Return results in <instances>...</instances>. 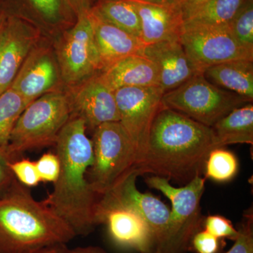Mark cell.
Masks as SVG:
<instances>
[{
    "instance_id": "obj_1",
    "label": "cell",
    "mask_w": 253,
    "mask_h": 253,
    "mask_svg": "<svg viewBox=\"0 0 253 253\" xmlns=\"http://www.w3.org/2000/svg\"><path fill=\"white\" fill-rule=\"evenodd\" d=\"M216 148L212 127L161 106L134 168L139 175L149 173L185 185L201 176L208 155Z\"/></svg>"
},
{
    "instance_id": "obj_2",
    "label": "cell",
    "mask_w": 253,
    "mask_h": 253,
    "mask_svg": "<svg viewBox=\"0 0 253 253\" xmlns=\"http://www.w3.org/2000/svg\"><path fill=\"white\" fill-rule=\"evenodd\" d=\"M84 120L76 116L60 131L56 154L60 171L54 189L43 201L71 226L76 236H87L94 230L99 196L87 180L88 169L94 161L93 144L86 134Z\"/></svg>"
},
{
    "instance_id": "obj_3",
    "label": "cell",
    "mask_w": 253,
    "mask_h": 253,
    "mask_svg": "<svg viewBox=\"0 0 253 253\" xmlns=\"http://www.w3.org/2000/svg\"><path fill=\"white\" fill-rule=\"evenodd\" d=\"M76 234L44 201L14 178L0 196V253H26L67 244Z\"/></svg>"
},
{
    "instance_id": "obj_4",
    "label": "cell",
    "mask_w": 253,
    "mask_h": 253,
    "mask_svg": "<svg viewBox=\"0 0 253 253\" xmlns=\"http://www.w3.org/2000/svg\"><path fill=\"white\" fill-rule=\"evenodd\" d=\"M72 116L68 96L49 91L28 105L11 131L8 151L13 161L29 150L54 146L60 131Z\"/></svg>"
},
{
    "instance_id": "obj_5",
    "label": "cell",
    "mask_w": 253,
    "mask_h": 253,
    "mask_svg": "<svg viewBox=\"0 0 253 253\" xmlns=\"http://www.w3.org/2000/svg\"><path fill=\"white\" fill-rule=\"evenodd\" d=\"M149 187L161 191L172 203L167 235L155 253H186L190 241L203 226L201 200L205 191L206 177L197 176L181 187H174L166 178H146Z\"/></svg>"
},
{
    "instance_id": "obj_6",
    "label": "cell",
    "mask_w": 253,
    "mask_h": 253,
    "mask_svg": "<svg viewBox=\"0 0 253 253\" xmlns=\"http://www.w3.org/2000/svg\"><path fill=\"white\" fill-rule=\"evenodd\" d=\"M93 132L94 161L88 169L87 180L100 197L135 167L137 154L119 122L104 123Z\"/></svg>"
},
{
    "instance_id": "obj_7",
    "label": "cell",
    "mask_w": 253,
    "mask_h": 253,
    "mask_svg": "<svg viewBox=\"0 0 253 253\" xmlns=\"http://www.w3.org/2000/svg\"><path fill=\"white\" fill-rule=\"evenodd\" d=\"M247 100L218 87L200 73L163 94V107L174 110L212 127L233 110L249 104Z\"/></svg>"
},
{
    "instance_id": "obj_8",
    "label": "cell",
    "mask_w": 253,
    "mask_h": 253,
    "mask_svg": "<svg viewBox=\"0 0 253 253\" xmlns=\"http://www.w3.org/2000/svg\"><path fill=\"white\" fill-rule=\"evenodd\" d=\"M139 176L136 168H133L112 189L100 196L95 219L98 226V218L109 210L122 208L134 211L144 218L151 228L156 243V253L167 235L170 210L158 198L137 189L136 181Z\"/></svg>"
},
{
    "instance_id": "obj_9",
    "label": "cell",
    "mask_w": 253,
    "mask_h": 253,
    "mask_svg": "<svg viewBox=\"0 0 253 253\" xmlns=\"http://www.w3.org/2000/svg\"><path fill=\"white\" fill-rule=\"evenodd\" d=\"M58 61L63 81L71 85L101 71L95 44L89 10L78 14V21L60 42Z\"/></svg>"
},
{
    "instance_id": "obj_10",
    "label": "cell",
    "mask_w": 253,
    "mask_h": 253,
    "mask_svg": "<svg viewBox=\"0 0 253 253\" xmlns=\"http://www.w3.org/2000/svg\"><path fill=\"white\" fill-rule=\"evenodd\" d=\"M163 94L160 86H130L115 91L119 123L134 144L137 162L144 154L150 128L162 106Z\"/></svg>"
},
{
    "instance_id": "obj_11",
    "label": "cell",
    "mask_w": 253,
    "mask_h": 253,
    "mask_svg": "<svg viewBox=\"0 0 253 253\" xmlns=\"http://www.w3.org/2000/svg\"><path fill=\"white\" fill-rule=\"evenodd\" d=\"M179 41L190 59L203 73L210 66L219 63L241 59L253 61V51L238 42L229 26L185 30Z\"/></svg>"
},
{
    "instance_id": "obj_12",
    "label": "cell",
    "mask_w": 253,
    "mask_h": 253,
    "mask_svg": "<svg viewBox=\"0 0 253 253\" xmlns=\"http://www.w3.org/2000/svg\"><path fill=\"white\" fill-rule=\"evenodd\" d=\"M69 98L72 116L81 118L86 129L94 131L106 123L119 122L115 91L96 73L78 83Z\"/></svg>"
},
{
    "instance_id": "obj_13",
    "label": "cell",
    "mask_w": 253,
    "mask_h": 253,
    "mask_svg": "<svg viewBox=\"0 0 253 253\" xmlns=\"http://www.w3.org/2000/svg\"><path fill=\"white\" fill-rule=\"evenodd\" d=\"M141 56L157 68L159 86L167 92L181 85L191 78L204 73L186 54L180 41H163L145 45Z\"/></svg>"
},
{
    "instance_id": "obj_14",
    "label": "cell",
    "mask_w": 253,
    "mask_h": 253,
    "mask_svg": "<svg viewBox=\"0 0 253 253\" xmlns=\"http://www.w3.org/2000/svg\"><path fill=\"white\" fill-rule=\"evenodd\" d=\"M35 41L36 34L27 24L6 17L0 35V94L11 86Z\"/></svg>"
},
{
    "instance_id": "obj_15",
    "label": "cell",
    "mask_w": 253,
    "mask_h": 253,
    "mask_svg": "<svg viewBox=\"0 0 253 253\" xmlns=\"http://www.w3.org/2000/svg\"><path fill=\"white\" fill-rule=\"evenodd\" d=\"M128 1L135 8L140 20L141 41L144 45L180 41L184 20L176 6L169 2Z\"/></svg>"
},
{
    "instance_id": "obj_16",
    "label": "cell",
    "mask_w": 253,
    "mask_h": 253,
    "mask_svg": "<svg viewBox=\"0 0 253 253\" xmlns=\"http://www.w3.org/2000/svg\"><path fill=\"white\" fill-rule=\"evenodd\" d=\"M98 225L107 226L110 238L118 246L140 253H155L156 243L151 228L137 213L117 208L109 210L98 218Z\"/></svg>"
},
{
    "instance_id": "obj_17",
    "label": "cell",
    "mask_w": 253,
    "mask_h": 253,
    "mask_svg": "<svg viewBox=\"0 0 253 253\" xmlns=\"http://www.w3.org/2000/svg\"><path fill=\"white\" fill-rule=\"evenodd\" d=\"M57 80V69L52 56L46 50L34 49L25 59L10 87L22 97L28 106L49 92Z\"/></svg>"
},
{
    "instance_id": "obj_18",
    "label": "cell",
    "mask_w": 253,
    "mask_h": 253,
    "mask_svg": "<svg viewBox=\"0 0 253 253\" xmlns=\"http://www.w3.org/2000/svg\"><path fill=\"white\" fill-rule=\"evenodd\" d=\"M89 15L101 71L128 56L141 55L145 45L139 38L105 21L91 7Z\"/></svg>"
},
{
    "instance_id": "obj_19",
    "label": "cell",
    "mask_w": 253,
    "mask_h": 253,
    "mask_svg": "<svg viewBox=\"0 0 253 253\" xmlns=\"http://www.w3.org/2000/svg\"><path fill=\"white\" fill-rule=\"evenodd\" d=\"M99 76L113 91L130 86H160L157 68L141 55L125 58L101 71Z\"/></svg>"
},
{
    "instance_id": "obj_20",
    "label": "cell",
    "mask_w": 253,
    "mask_h": 253,
    "mask_svg": "<svg viewBox=\"0 0 253 253\" xmlns=\"http://www.w3.org/2000/svg\"><path fill=\"white\" fill-rule=\"evenodd\" d=\"M204 75L214 85L253 103V60H234L210 66Z\"/></svg>"
},
{
    "instance_id": "obj_21",
    "label": "cell",
    "mask_w": 253,
    "mask_h": 253,
    "mask_svg": "<svg viewBox=\"0 0 253 253\" xmlns=\"http://www.w3.org/2000/svg\"><path fill=\"white\" fill-rule=\"evenodd\" d=\"M218 147L253 144V105L249 103L231 111L212 126Z\"/></svg>"
},
{
    "instance_id": "obj_22",
    "label": "cell",
    "mask_w": 253,
    "mask_h": 253,
    "mask_svg": "<svg viewBox=\"0 0 253 253\" xmlns=\"http://www.w3.org/2000/svg\"><path fill=\"white\" fill-rule=\"evenodd\" d=\"M246 0H209L184 20L183 31L229 26Z\"/></svg>"
},
{
    "instance_id": "obj_23",
    "label": "cell",
    "mask_w": 253,
    "mask_h": 253,
    "mask_svg": "<svg viewBox=\"0 0 253 253\" xmlns=\"http://www.w3.org/2000/svg\"><path fill=\"white\" fill-rule=\"evenodd\" d=\"M91 9L113 26L141 40L140 20L128 0H100Z\"/></svg>"
},
{
    "instance_id": "obj_24",
    "label": "cell",
    "mask_w": 253,
    "mask_h": 253,
    "mask_svg": "<svg viewBox=\"0 0 253 253\" xmlns=\"http://www.w3.org/2000/svg\"><path fill=\"white\" fill-rule=\"evenodd\" d=\"M26 106L22 97L11 87L0 94V146L9 144L15 123Z\"/></svg>"
},
{
    "instance_id": "obj_25",
    "label": "cell",
    "mask_w": 253,
    "mask_h": 253,
    "mask_svg": "<svg viewBox=\"0 0 253 253\" xmlns=\"http://www.w3.org/2000/svg\"><path fill=\"white\" fill-rule=\"evenodd\" d=\"M206 178L217 182L231 180L239 170V161L234 153L218 147L208 155L204 168Z\"/></svg>"
},
{
    "instance_id": "obj_26",
    "label": "cell",
    "mask_w": 253,
    "mask_h": 253,
    "mask_svg": "<svg viewBox=\"0 0 253 253\" xmlns=\"http://www.w3.org/2000/svg\"><path fill=\"white\" fill-rule=\"evenodd\" d=\"M229 27L238 42L253 51V0H246Z\"/></svg>"
},
{
    "instance_id": "obj_27",
    "label": "cell",
    "mask_w": 253,
    "mask_h": 253,
    "mask_svg": "<svg viewBox=\"0 0 253 253\" xmlns=\"http://www.w3.org/2000/svg\"><path fill=\"white\" fill-rule=\"evenodd\" d=\"M239 234L234 244L225 253H253V211L249 208L245 212L237 227Z\"/></svg>"
},
{
    "instance_id": "obj_28",
    "label": "cell",
    "mask_w": 253,
    "mask_h": 253,
    "mask_svg": "<svg viewBox=\"0 0 253 253\" xmlns=\"http://www.w3.org/2000/svg\"><path fill=\"white\" fill-rule=\"evenodd\" d=\"M9 167L15 178L28 188L38 186L41 181L37 170L36 162L31 160L19 158L10 163Z\"/></svg>"
},
{
    "instance_id": "obj_29",
    "label": "cell",
    "mask_w": 253,
    "mask_h": 253,
    "mask_svg": "<svg viewBox=\"0 0 253 253\" xmlns=\"http://www.w3.org/2000/svg\"><path fill=\"white\" fill-rule=\"evenodd\" d=\"M204 230L219 239H228L235 241L239 236L237 228L234 227L230 221L220 215L208 216L203 221Z\"/></svg>"
},
{
    "instance_id": "obj_30",
    "label": "cell",
    "mask_w": 253,
    "mask_h": 253,
    "mask_svg": "<svg viewBox=\"0 0 253 253\" xmlns=\"http://www.w3.org/2000/svg\"><path fill=\"white\" fill-rule=\"evenodd\" d=\"M221 249V240L206 230H199L190 241L189 250L196 253H219Z\"/></svg>"
},
{
    "instance_id": "obj_31",
    "label": "cell",
    "mask_w": 253,
    "mask_h": 253,
    "mask_svg": "<svg viewBox=\"0 0 253 253\" xmlns=\"http://www.w3.org/2000/svg\"><path fill=\"white\" fill-rule=\"evenodd\" d=\"M36 165L41 181L55 182L60 171V162L57 155L51 153L42 155L36 161Z\"/></svg>"
},
{
    "instance_id": "obj_32",
    "label": "cell",
    "mask_w": 253,
    "mask_h": 253,
    "mask_svg": "<svg viewBox=\"0 0 253 253\" xmlns=\"http://www.w3.org/2000/svg\"><path fill=\"white\" fill-rule=\"evenodd\" d=\"M13 162L8 151L7 145L0 146V196L11 185L15 178L9 167Z\"/></svg>"
},
{
    "instance_id": "obj_33",
    "label": "cell",
    "mask_w": 253,
    "mask_h": 253,
    "mask_svg": "<svg viewBox=\"0 0 253 253\" xmlns=\"http://www.w3.org/2000/svg\"><path fill=\"white\" fill-rule=\"evenodd\" d=\"M40 11L50 19L57 17L59 14L60 0H30Z\"/></svg>"
},
{
    "instance_id": "obj_34",
    "label": "cell",
    "mask_w": 253,
    "mask_h": 253,
    "mask_svg": "<svg viewBox=\"0 0 253 253\" xmlns=\"http://www.w3.org/2000/svg\"><path fill=\"white\" fill-rule=\"evenodd\" d=\"M208 1L209 0H169V3L174 4L180 10L184 20H185L188 16Z\"/></svg>"
},
{
    "instance_id": "obj_35",
    "label": "cell",
    "mask_w": 253,
    "mask_h": 253,
    "mask_svg": "<svg viewBox=\"0 0 253 253\" xmlns=\"http://www.w3.org/2000/svg\"><path fill=\"white\" fill-rule=\"evenodd\" d=\"M63 1L77 15L91 9V0H63Z\"/></svg>"
},
{
    "instance_id": "obj_36",
    "label": "cell",
    "mask_w": 253,
    "mask_h": 253,
    "mask_svg": "<svg viewBox=\"0 0 253 253\" xmlns=\"http://www.w3.org/2000/svg\"><path fill=\"white\" fill-rule=\"evenodd\" d=\"M68 251L66 244H56L26 253H68Z\"/></svg>"
},
{
    "instance_id": "obj_37",
    "label": "cell",
    "mask_w": 253,
    "mask_h": 253,
    "mask_svg": "<svg viewBox=\"0 0 253 253\" xmlns=\"http://www.w3.org/2000/svg\"><path fill=\"white\" fill-rule=\"evenodd\" d=\"M68 253H107L104 250L97 246H86V247H78L69 249Z\"/></svg>"
},
{
    "instance_id": "obj_38",
    "label": "cell",
    "mask_w": 253,
    "mask_h": 253,
    "mask_svg": "<svg viewBox=\"0 0 253 253\" xmlns=\"http://www.w3.org/2000/svg\"><path fill=\"white\" fill-rule=\"evenodd\" d=\"M6 17H7V16H5L4 14H2V13H0V35H1L3 27H4V25L5 21H6Z\"/></svg>"
},
{
    "instance_id": "obj_39",
    "label": "cell",
    "mask_w": 253,
    "mask_h": 253,
    "mask_svg": "<svg viewBox=\"0 0 253 253\" xmlns=\"http://www.w3.org/2000/svg\"><path fill=\"white\" fill-rule=\"evenodd\" d=\"M139 1H149V2H169V0H139Z\"/></svg>"
}]
</instances>
